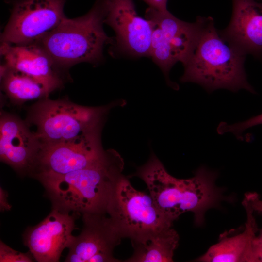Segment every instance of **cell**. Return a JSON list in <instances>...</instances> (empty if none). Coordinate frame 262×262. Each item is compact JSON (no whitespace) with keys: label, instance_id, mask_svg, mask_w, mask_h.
<instances>
[{"label":"cell","instance_id":"9c48e42d","mask_svg":"<svg viewBox=\"0 0 262 262\" xmlns=\"http://www.w3.org/2000/svg\"><path fill=\"white\" fill-rule=\"evenodd\" d=\"M101 132L95 131L57 144H42L32 176L63 175L101 163L107 158L109 149L102 147Z\"/></svg>","mask_w":262,"mask_h":262},{"label":"cell","instance_id":"277c9868","mask_svg":"<svg viewBox=\"0 0 262 262\" xmlns=\"http://www.w3.org/2000/svg\"><path fill=\"white\" fill-rule=\"evenodd\" d=\"M104 20L103 6L98 0L87 13L65 18L34 44L49 54L61 71L82 62L98 64L103 59L104 46L115 43V39L104 31Z\"/></svg>","mask_w":262,"mask_h":262},{"label":"cell","instance_id":"4fadbf2b","mask_svg":"<svg viewBox=\"0 0 262 262\" xmlns=\"http://www.w3.org/2000/svg\"><path fill=\"white\" fill-rule=\"evenodd\" d=\"M107 214H85L82 232L69 247L66 262H116L113 255L121 237Z\"/></svg>","mask_w":262,"mask_h":262},{"label":"cell","instance_id":"30bf717a","mask_svg":"<svg viewBox=\"0 0 262 262\" xmlns=\"http://www.w3.org/2000/svg\"><path fill=\"white\" fill-rule=\"evenodd\" d=\"M104 23L115 31L113 45L133 57H150L152 23L139 16L132 0H101Z\"/></svg>","mask_w":262,"mask_h":262},{"label":"cell","instance_id":"7402d4cb","mask_svg":"<svg viewBox=\"0 0 262 262\" xmlns=\"http://www.w3.org/2000/svg\"><path fill=\"white\" fill-rule=\"evenodd\" d=\"M244 199L247 201L254 212L262 214V200L257 193H247L245 195Z\"/></svg>","mask_w":262,"mask_h":262},{"label":"cell","instance_id":"7a4b0ae2","mask_svg":"<svg viewBox=\"0 0 262 262\" xmlns=\"http://www.w3.org/2000/svg\"><path fill=\"white\" fill-rule=\"evenodd\" d=\"M217 175L216 171L201 166L193 177L178 179L168 173L153 154L135 174L145 182L156 205L167 217L174 221L190 212L198 226L204 223L207 210L226 198L215 185Z\"/></svg>","mask_w":262,"mask_h":262},{"label":"cell","instance_id":"44dd1931","mask_svg":"<svg viewBox=\"0 0 262 262\" xmlns=\"http://www.w3.org/2000/svg\"><path fill=\"white\" fill-rule=\"evenodd\" d=\"M249 262H262V242L257 235L252 241Z\"/></svg>","mask_w":262,"mask_h":262},{"label":"cell","instance_id":"8992f818","mask_svg":"<svg viewBox=\"0 0 262 262\" xmlns=\"http://www.w3.org/2000/svg\"><path fill=\"white\" fill-rule=\"evenodd\" d=\"M107 215L121 237L131 239L132 246L146 242L171 228L173 222L159 210L150 195L135 189L124 176L109 204Z\"/></svg>","mask_w":262,"mask_h":262},{"label":"cell","instance_id":"d6986e66","mask_svg":"<svg viewBox=\"0 0 262 262\" xmlns=\"http://www.w3.org/2000/svg\"><path fill=\"white\" fill-rule=\"evenodd\" d=\"M261 124H262V113L245 121L232 124L221 123L218 126L217 131L220 134L231 132L238 138H240L241 134L246 130Z\"/></svg>","mask_w":262,"mask_h":262},{"label":"cell","instance_id":"603a6c76","mask_svg":"<svg viewBox=\"0 0 262 262\" xmlns=\"http://www.w3.org/2000/svg\"><path fill=\"white\" fill-rule=\"evenodd\" d=\"M8 193L1 186L0 187V210L4 212L10 210L12 206L9 203Z\"/></svg>","mask_w":262,"mask_h":262},{"label":"cell","instance_id":"484cf974","mask_svg":"<svg viewBox=\"0 0 262 262\" xmlns=\"http://www.w3.org/2000/svg\"><path fill=\"white\" fill-rule=\"evenodd\" d=\"M258 0V1H262V0Z\"/></svg>","mask_w":262,"mask_h":262},{"label":"cell","instance_id":"5bb4252c","mask_svg":"<svg viewBox=\"0 0 262 262\" xmlns=\"http://www.w3.org/2000/svg\"><path fill=\"white\" fill-rule=\"evenodd\" d=\"M232 16L221 36L240 52L262 58V3L232 0Z\"/></svg>","mask_w":262,"mask_h":262},{"label":"cell","instance_id":"5b68a950","mask_svg":"<svg viewBox=\"0 0 262 262\" xmlns=\"http://www.w3.org/2000/svg\"><path fill=\"white\" fill-rule=\"evenodd\" d=\"M124 100L108 105L89 107L67 99H40L30 109L26 122L36 127L34 131L42 144L72 140L102 131L110 110L123 106Z\"/></svg>","mask_w":262,"mask_h":262},{"label":"cell","instance_id":"d4e9b609","mask_svg":"<svg viewBox=\"0 0 262 262\" xmlns=\"http://www.w3.org/2000/svg\"><path fill=\"white\" fill-rule=\"evenodd\" d=\"M259 239L262 242V228L260 230V233L257 235Z\"/></svg>","mask_w":262,"mask_h":262},{"label":"cell","instance_id":"8fae6325","mask_svg":"<svg viewBox=\"0 0 262 262\" xmlns=\"http://www.w3.org/2000/svg\"><path fill=\"white\" fill-rule=\"evenodd\" d=\"M42 144L25 121L0 112V159L21 176L32 175Z\"/></svg>","mask_w":262,"mask_h":262},{"label":"cell","instance_id":"cb8c5ba5","mask_svg":"<svg viewBox=\"0 0 262 262\" xmlns=\"http://www.w3.org/2000/svg\"><path fill=\"white\" fill-rule=\"evenodd\" d=\"M149 7L159 11H165L167 9L168 0H143Z\"/></svg>","mask_w":262,"mask_h":262},{"label":"cell","instance_id":"7c38bea8","mask_svg":"<svg viewBox=\"0 0 262 262\" xmlns=\"http://www.w3.org/2000/svg\"><path fill=\"white\" fill-rule=\"evenodd\" d=\"M78 214L52 209L37 225L28 227L23 235L24 244L38 262H57L63 251L69 248Z\"/></svg>","mask_w":262,"mask_h":262},{"label":"cell","instance_id":"3957f363","mask_svg":"<svg viewBox=\"0 0 262 262\" xmlns=\"http://www.w3.org/2000/svg\"><path fill=\"white\" fill-rule=\"evenodd\" d=\"M246 55L227 42L215 28L211 17L204 18L196 48L184 64L180 81L191 82L212 92L218 89L255 93L244 69Z\"/></svg>","mask_w":262,"mask_h":262},{"label":"cell","instance_id":"9a60e30c","mask_svg":"<svg viewBox=\"0 0 262 262\" xmlns=\"http://www.w3.org/2000/svg\"><path fill=\"white\" fill-rule=\"evenodd\" d=\"M0 55L4 60L2 65L34 78L51 92L63 86L61 70L40 46L1 43Z\"/></svg>","mask_w":262,"mask_h":262},{"label":"cell","instance_id":"ffe728a7","mask_svg":"<svg viewBox=\"0 0 262 262\" xmlns=\"http://www.w3.org/2000/svg\"><path fill=\"white\" fill-rule=\"evenodd\" d=\"M34 260V257L30 251L27 253L19 252L12 248L0 240V262H32Z\"/></svg>","mask_w":262,"mask_h":262},{"label":"cell","instance_id":"52a82bcc","mask_svg":"<svg viewBox=\"0 0 262 262\" xmlns=\"http://www.w3.org/2000/svg\"><path fill=\"white\" fill-rule=\"evenodd\" d=\"M145 17L152 23L150 57L163 72L167 83L177 88L169 79V73L176 63L184 65L193 54L204 17L198 16L196 22L189 23L178 19L167 10L149 7Z\"/></svg>","mask_w":262,"mask_h":262},{"label":"cell","instance_id":"e0dca14e","mask_svg":"<svg viewBox=\"0 0 262 262\" xmlns=\"http://www.w3.org/2000/svg\"><path fill=\"white\" fill-rule=\"evenodd\" d=\"M1 87L9 99L16 104L48 97L52 92L43 84L21 72L1 66Z\"/></svg>","mask_w":262,"mask_h":262},{"label":"cell","instance_id":"ac0fdd59","mask_svg":"<svg viewBox=\"0 0 262 262\" xmlns=\"http://www.w3.org/2000/svg\"><path fill=\"white\" fill-rule=\"evenodd\" d=\"M177 231L170 228L163 230L146 242L133 245V255L125 262H170L179 244Z\"/></svg>","mask_w":262,"mask_h":262},{"label":"cell","instance_id":"ba28073f","mask_svg":"<svg viewBox=\"0 0 262 262\" xmlns=\"http://www.w3.org/2000/svg\"><path fill=\"white\" fill-rule=\"evenodd\" d=\"M67 0H15L9 20L1 34V43L34 44L66 17Z\"/></svg>","mask_w":262,"mask_h":262},{"label":"cell","instance_id":"2e32d148","mask_svg":"<svg viewBox=\"0 0 262 262\" xmlns=\"http://www.w3.org/2000/svg\"><path fill=\"white\" fill-rule=\"evenodd\" d=\"M247 219L244 231L230 237H224L196 261L201 262H249L252 242L258 230L254 211L243 199Z\"/></svg>","mask_w":262,"mask_h":262},{"label":"cell","instance_id":"6da1fadb","mask_svg":"<svg viewBox=\"0 0 262 262\" xmlns=\"http://www.w3.org/2000/svg\"><path fill=\"white\" fill-rule=\"evenodd\" d=\"M124 163L116 150L95 165L63 175L37 174L52 209L78 214H107L109 204L124 176Z\"/></svg>","mask_w":262,"mask_h":262}]
</instances>
